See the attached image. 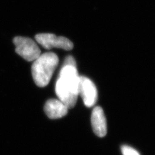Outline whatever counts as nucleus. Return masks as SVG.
Segmentation results:
<instances>
[{
  "instance_id": "7",
  "label": "nucleus",
  "mask_w": 155,
  "mask_h": 155,
  "mask_svg": "<svg viewBox=\"0 0 155 155\" xmlns=\"http://www.w3.org/2000/svg\"><path fill=\"white\" fill-rule=\"evenodd\" d=\"M69 108L59 99H50L44 106L45 113L50 119H58L65 116Z\"/></svg>"
},
{
  "instance_id": "9",
  "label": "nucleus",
  "mask_w": 155,
  "mask_h": 155,
  "mask_svg": "<svg viewBox=\"0 0 155 155\" xmlns=\"http://www.w3.org/2000/svg\"><path fill=\"white\" fill-rule=\"evenodd\" d=\"M64 65H69V66L76 67V61L74 60V58L71 56H67L65 59Z\"/></svg>"
},
{
  "instance_id": "1",
  "label": "nucleus",
  "mask_w": 155,
  "mask_h": 155,
  "mask_svg": "<svg viewBox=\"0 0 155 155\" xmlns=\"http://www.w3.org/2000/svg\"><path fill=\"white\" fill-rule=\"evenodd\" d=\"M80 76L76 67L63 65L56 84V94L69 109L73 108L78 96Z\"/></svg>"
},
{
  "instance_id": "3",
  "label": "nucleus",
  "mask_w": 155,
  "mask_h": 155,
  "mask_svg": "<svg viewBox=\"0 0 155 155\" xmlns=\"http://www.w3.org/2000/svg\"><path fill=\"white\" fill-rule=\"evenodd\" d=\"M13 43L17 54L28 61H35L41 55L40 48L31 38L17 36L13 39Z\"/></svg>"
},
{
  "instance_id": "5",
  "label": "nucleus",
  "mask_w": 155,
  "mask_h": 155,
  "mask_svg": "<svg viewBox=\"0 0 155 155\" xmlns=\"http://www.w3.org/2000/svg\"><path fill=\"white\" fill-rule=\"evenodd\" d=\"M78 94L83 99L85 105L91 107L98 99V91L94 84L85 76H80L78 83Z\"/></svg>"
},
{
  "instance_id": "2",
  "label": "nucleus",
  "mask_w": 155,
  "mask_h": 155,
  "mask_svg": "<svg viewBox=\"0 0 155 155\" xmlns=\"http://www.w3.org/2000/svg\"><path fill=\"white\" fill-rule=\"evenodd\" d=\"M58 62V56L53 52L44 53L35 60L32 66V74L36 85L44 87L48 84Z\"/></svg>"
},
{
  "instance_id": "6",
  "label": "nucleus",
  "mask_w": 155,
  "mask_h": 155,
  "mask_svg": "<svg viewBox=\"0 0 155 155\" xmlns=\"http://www.w3.org/2000/svg\"><path fill=\"white\" fill-rule=\"evenodd\" d=\"M91 125L94 133L98 137H104L106 135L107 130L106 118L100 107H96L92 112Z\"/></svg>"
},
{
  "instance_id": "8",
  "label": "nucleus",
  "mask_w": 155,
  "mask_h": 155,
  "mask_svg": "<svg viewBox=\"0 0 155 155\" xmlns=\"http://www.w3.org/2000/svg\"><path fill=\"white\" fill-rule=\"evenodd\" d=\"M121 151L123 155H140L137 150L127 145H122L121 147Z\"/></svg>"
},
{
  "instance_id": "4",
  "label": "nucleus",
  "mask_w": 155,
  "mask_h": 155,
  "mask_svg": "<svg viewBox=\"0 0 155 155\" xmlns=\"http://www.w3.org/2000/svg\"><path fill=\"white\" fill-rule=\"evenodd\" d=\"M35 39L38 43L48 50L52 48H59L70 51L73 48V43L69 39L62 36H56L53 34H39L36 35Z\"/></svg>"
}]
</instances>
